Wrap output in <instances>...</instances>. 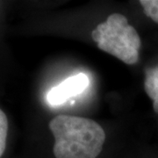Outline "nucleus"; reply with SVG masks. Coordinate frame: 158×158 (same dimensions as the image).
Instances as JSON below:
<instances>
[{
	"label": "nucleus",
	"instance_id": "f257e3e1",
	"mask_svg": "<svg viewBox=\"0 0 158 158\" xmlns=\"http://www.w3.org/2000/svg\"><path fill=\"white\" fill-rule=\"evenodd\" d=\"M49 128L55 137L56 158H96L106 141L102 127L90 118L58 115Z\"/></svg>",
	"mask_w": 158,
	"mask_h": 158
},
{
	"label": "nucleus",
	"instance_id": "f03ea898",
	"mask_svg": "<svg viewBox=\"0 0 158 158\" xmlns=\"http://www.w3.org/2000/svg\"><path fill=\"white\" fill-rule=\"evenodd\" d=\"M91 37L99 49L117 57L126 64L133 65L139 61L141 39L124 15L111 14L106 22L97 26L91 32Z\"/></svg>",
	"mask_w": 158,
	"mask_h": 158
},
{
	"label": "nucleus",
	"instance_id": "7ed1b4c3",
	"mask_svg": "<svg viewBox=\"0 0 158 158\" xmlns=\"http://www.w3.org/2000/svg\"><path fill=\"white\" fill-rule=\"evenodd\" d=\"M88 85V77L84 73L77 74L52 88L47 96L48 101L52 106L63 104L69 98L82 93Z\"/></svg>",
	"mask_w": 158,
	"mask_h": 158
},
{
	"label": "nucleus",
	"instance_id": "20e7f679",
	"mask_svg": "<svg viewBox=\"0 0 158 158\" xmlns=\"http://www.w3.org/2000/svg\"><path fill=\"white\" fill-rule=\"evenodd\" d=\"M144 90L152 100L154 112L158 115V64L145 69Z\"/></svg>",
	"mask_w": 158,
	"mask_h": 158
},
{
	"label": "nucleus",
	"instance_id": "39448f33",
	"mask_svg": "<svg viewBox=\"0 0 158 158\" xmlns=\"http://www.w3.org/2000/svg\"><path fill=\"white\" fill-rule=\"evenodd\" d=\"M140 4L144 14L158 25V0H141Z\"/></svg>",
	"mask_w": 158,
	"mask_h": 158
},
{
	"label": "nucleus",
	"instance_id": "423d86ee",
	"mask_svg": "<svg viewBox=\"0 0 158 158\" xmlns=\"http://www.w3.org/2000/svg\"><path fill=\"white\" fill-rule=\"evenodd\" d=\"M8 132V120L5 113L0 109V158L6 150Z\"/></svg>",
	"mask_w": 158,
	"mask_h": 158
}]
</instances>
